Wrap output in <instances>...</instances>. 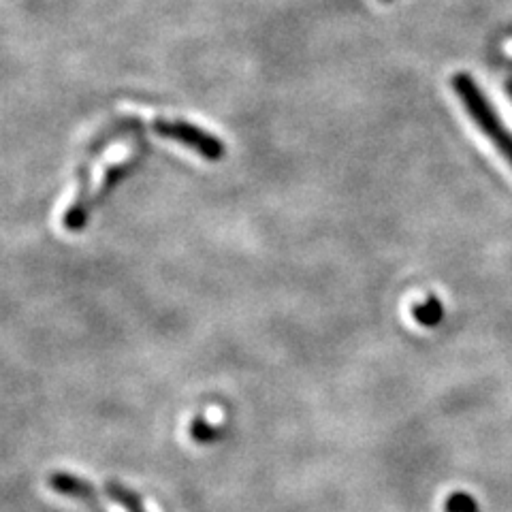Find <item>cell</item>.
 Wrapping results in <instances>:
<instances>
[{"mask_svg":"<svg viewBox=\"0 0 512 512\" xmlns=\"http://www.w3.org/2000/svg\"><path fill=\"white\" fill-rule=\"evenodd\" d=\"M453 88L461 99L463 107L468 109V114L474 120V124L489 137L493 146L498 148L502 152V156L512 165V135L502 126L500 118L493 114L491 105L487 103L485 94L478 90L474 79L466 73H457L453 77Z\"/></svg>","mask_w":512,"mask_h":512,"instance_id":"cell-1","label":"cell"},{"mask_svg":"<svg viewBox=\"0 0 512 512\" xmlns=\"http://www.w3.org/2000/svg\"><path fill=\"white\" fill-rule=\"evenodd\" d=\"M154 131L163 139L180 141L182 146L195 150L205 160H220L224 156V143H220L214 135L205 133L201 128L192 126L188 122L158 118L154 122Z\"/></svg>","mask_w":512,"mask_h":512,"instance_id":"cell-2","label":"cell"},{"mask_svg":"<svg viewBox=\"0 0 512 512\" xmlns=\"http://www.w3.org/2000/svg\"><path fill=\"white\" fill-rule=\"evenodd\" d=\"M47 485L60 495H64V498H71L77 500L79 504L88 506L90 512H107L99 500V493H96V489L84 478L69 472H54L47 476Z\"/></svg>","mask_w":512,"mask_h":512,"instance_id":"cell-3","label":"cell"},{"mask_svg":"<svg viewBox=\"0 0 512 512\" xmlns=\"http://www.w3.org/2000/svg\"><path fill=\"white\" fill-rule=\"evenodd\" d=\"M107 493L109 498L118 502L120 506H124L126 512H146V508H143L139 495H135L131 489H126L124 485L116 483V480H109L107 483Z\"/></svg>","mask_w":512,"mask_h":512,"instance_id":"cell-4","label":"cell"},{"mask_svg":"<svg viewBox=\"0 0 512 512\" xmlns=\"http://www.w3.org/2000/svg\"><path fill=\"white\" fill-rule=\"evenodd\" d=\"M414 318L419 320L423 327H436L444 318V310L438 299H427L414 308Z\"/></svg>","mask_w":512,"mask_h":512,"instance_id":"cell-5","label":"cell"},{"mask_svg":"<svg viewBox=\"0 0 512 512\" xmlns=\"http://www.w3.org/2000/svg\"><path fill=\"white\" fill-rule=\"evenodd\" d=\"M190 434H192V438H195L197 442H210V440H214L220 434V429L207 423L203 416H199V419H195V423H192Z\"/></svg>","mask_w":512,"mask_h":512,"instance_id":"cell-6","label":"cell"},{"mask_svg":"<svg viewBox=\"0 0 512 512\" xmlns=\"http://www.w3.org/2000/svg\"><path fill=\"white\" fill-rule=\"evenodd\" d=\"M448 508H451L453 512H474L476 510V504L472 502L470 495L466 493H455L451 500H448Z\"/></svg>","mask_w":512,"mask_h":512,"instance_id":"cell-7","label":"cell"},{"mask_svg":"<svg viewBox=\"0 0 512 512\" xmlns=\"http://www.w3.org/2000/svg\"><path fill=\"white\" fill-rule=\"evenodd\" d=\"M506 90H508V94H510V99H512V79H510V82L506 84Z\"/></svg>","mask_w":512,"mask_h":512,"instance_id":"cell-8","label":"cell"},{"mask_svg":"<svg viewBox=\"0 0 512 512\" xmlns=\"http://www.w3.org/2000/svg\"><path fill=\"white\" fill-rule=\"evenodd\" d=\"M380 3H389V0H380Z\"/></svg>","mask_w":512,"mask_h":512,"instance_id":"cell-9","label":"cell"}]
</instances>
